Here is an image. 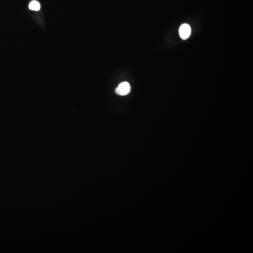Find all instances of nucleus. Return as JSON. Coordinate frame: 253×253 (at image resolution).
I'll return each mask as SVG.
<instances>
[{"mask_svg":"<svg viewBox=\"0 0 253 253\" xmlns=\"http://www.w3.org/2000/svg\"><path fill=\"white\" fill-rule=\"evenodd\" d=\"M29 8L33 11H38L41 8V4L38 2L33 1L31 2L29 6Z\"/></svg>","mask_w":253,"mask_h":253,"instance_id":"nucleus-3","label":"nucleus"},{"mask_svg":"<svg viewBox=\"0 0 253 253\" xmlns=\"http://www.w3.org/2000/svg\"><path fill=\"white\" fill-rule=\"evenodd\" d=\"M191 33L190 26L187 24H182L179 29V34L180 37L183 40H187L190 37Z\"/></svg>","mask_w":253,"mask_h":253,"instance_id":"nucleus-2","label":"nucleus"},{"mask_svg":"<svg viewBox=\"0 0 253 253\" xmlns=\"http://www.w3.org/2000/svg\"><path fill=\"white\" fill-rule=\"evenodd\" d=\"M130 90L131 87L130 84L127 82H124L119 84L118 87L115 89V92L118 95L125 96L130 92Z\"/></svg>","mask_w":253,"mask_h":253,"instance_id":"nucleus-1","label":"nucleus"}]
</instances>
